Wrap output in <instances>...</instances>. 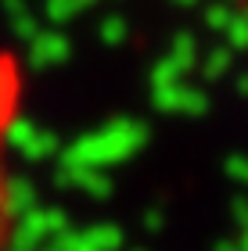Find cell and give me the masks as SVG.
Wrapping results in <instances>:
<instances>
[{
  "mask_svg": "<svg viewBox=\"0 0 248 251\" xmlns=\"http://www.w3.org/2000/svg\"><path fill=\"white\" fill-rule=\"evenodd\" d=\"M26 108V68L15 50H0V251L11 248V140Z\"/></svg>",
  "mask_w": 248,
  "mask_h": 251,
  "instance_id": "6da1fadb",
  "label": "cell"
}]
</instances>
